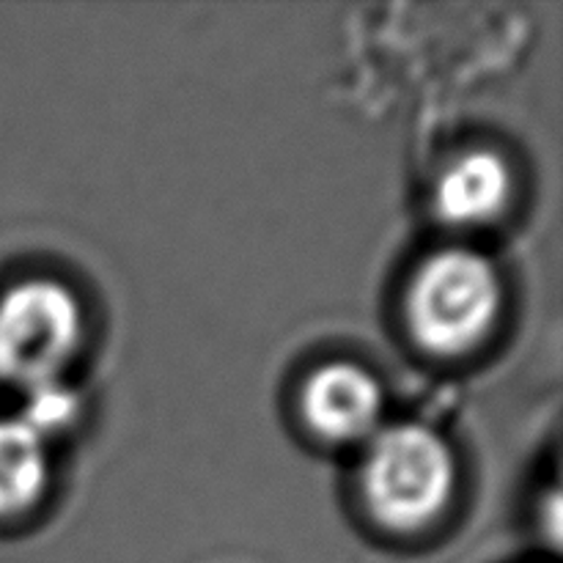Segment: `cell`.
Masks as SVG:
<instances>
[{
    "label": "cell",
    "instance_id": "obj_3",
    "mask_svg": "<svg viewBox=\"0 0 563 563\" xmlns=\"http://www.w3.org/2000/svg\"><path fill=\"white\" fill-rule=\"evenodd\" d=\"M80 335V306L64 284L38 278L11 286L0 295V379L22 390L58 379Z\"/></svg>",
    "mask_w": 563,
    "mask_h": 563
},
{
    "label": "cell",
    "instance_id": "obj_4",
    "mask_svg": "<svg viewBox=\"0 0 563 563\" xmlns=\"http://www.w3.org/2000/svg\"><path fill=\"white\" fill-rule=\"evenodd\" d=\"M385 396L377 379L352 363L319 368L302 390V412L319 438L330 443H363L379 432Z\"/></svg>",
    "mask_w": 563,
    "mask_h": 563
},
{
    "label": "cell",
    "instance_id": "obj_7",
    "mask_svg": "<svg viewBox=\"0 0 563 563\" xmlns=\"http://www.w3.org/2000/svg\"><path fill=\"white\" fill-rule=\"evenodd\" d=\"M80 416V399L71 388H66L60 379H47L25 388V401H22V412L16 418L25 421L27 427L44 440L53 434L64 432Z\"/></svg>",
    "mask_w": 563,
    "mask_h": 563
},
{
    "label": "cell",
    "instance_id": "obj_6",
    "mask_svg": "<svg viewBox=\"0 0 563 563\" xmlns=\"http://www.w3.org/2000/svg\"><path fill=\"white\" fill-rule=\"evenodd\" d=\"M47 440L20 418H0V520L31 511L47 493Z\"/></svg>",
    "mask_w": 563,
    "mask_h": 563
},
{
    "label": "cell",
    "instance_id": "obj_5",
    "mask_svg": "<svg viewBox=\"0 0 563 563\" xmlns=\"http://www.w3.org/2000/svg\"><path fill=\"white\" fill-rule=\"evenodd\" d=\"M515 179L500 154L478 148L462 154L434 185V212L456 229H473L500 218L509 207Z\"/></svg>",
    "mask_w": 563,
    "mask_h": 563
},
{
    "label": "cell",
    "instance_id": "obj_1",
    "mask_svg": "<svg viewBox=\"0 0 563 563\" xmlns=\"http://www.w3.org/2000/svg\"><path fill=\"white\" fill-rule=\"evenodd\" d=\"M454 482L449 443L421 423H396L368 440L363 495L385 528L421 531L432 526L449 509Z\"/></svg>",
    "mask_w": 563,
    "mask_h": 563
},
{
    "label": "cell",
    "instance_id": "obj_2",
    "mask_svg": "<svg viewBox=\"0 0 563 563\" xmlns=\"http://www.w3.org/2000/svg\"><path fill=\"white\" fill-rule=\"evenodd\" d=\"M500 278L471 247H445L412 278L407 317L418 344L438 355H462L482 344L500 313Z\"/></svg>",
    "mask_w": 563,
    "mask_h": 563
}]
</instances>
